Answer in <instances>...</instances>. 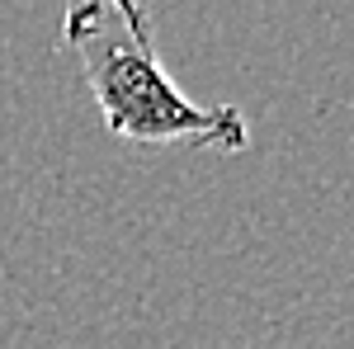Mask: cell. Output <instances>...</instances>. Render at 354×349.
<instances>
[{
	"instance_id": "obj_1",
	"label": "cell",
	"mask_w": 354,
	"mask_h": 349,
	"mask_svg": "<svg viewBox=\"0 0 354 349\" xmlns=\"http://www.w3.org/2000/svg\"><path fill=\"white\" fill-rule=\"evenodd\" d=\"M62 38L81 62L109 137L137 147H208L227 156L250 147V123L236 104H194L175 85L142 5L81 0L66 10Z\"/></svg>"
}]
</instances>
